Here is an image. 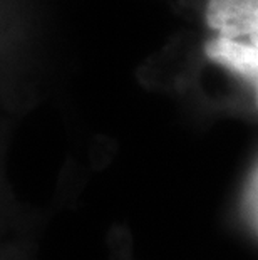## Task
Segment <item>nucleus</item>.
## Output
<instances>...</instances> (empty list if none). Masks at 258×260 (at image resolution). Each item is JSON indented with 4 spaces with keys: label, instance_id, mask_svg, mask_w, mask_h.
Returning <instances> with one entry per match:
<instances>
[{
    "label": "nucleus",
    "instance_id": "obj_1",
    "mask_svg": "<svg viewBox=\"0 0 258 260\" xmlns=\"http://www.w3.org/2000/svg\"><path fill=\"white\" fill-rule=\"evenodd\" d=\"M201 15L210 36L258 46V0H205Z\"/></svg>",
    "mask_w": 258,
    "mask_h": 260
},
{
    "label": "nucleus",
    "instance_id": "obj_2",
    "mask_svg": "<svg viewBox=\"0 0 258 260\" xmlns=\"http://www.w3.org/2000/svg\"><path fill=\"white\" fill-rule=\"evenodd\" d=\"M203 52L206 59L219 69L245 81L253 96L255 108L258 109V46L210 36L205 42Z\"/></svg>",
    "mask_w": 258,
    "mask_h": 260
}]
</instances>
